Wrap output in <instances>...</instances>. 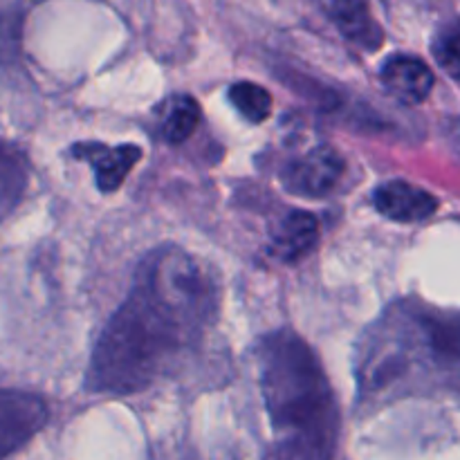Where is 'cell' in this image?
Here are the masks:
<instances>
[{
    "instance_id": "3957f363",
    "label": "cell",
    "mask_w": 460,
    "mask_h": 460,
    "mask_svg": "<svg viewBox=\"0 0 460 460\" xmlns=\"http://www.w3.org/2000/svg\"><path fill=\"white\" fill-rule=\"evenodd\" d=\"M259 380L277 460H335L340 404L317 355L295 331L261 340Z\"/></svg>"
},
{
    "instance_id": "7c38bea8",
    "label": "cell",
    "mask_w": 460,
    "mask_h": 460,
    "mask_svg": "<svg viewBox=\"0 0 460 460\" xmlns=\"http://www.w3.org/2000/svg\"><path fill=\"white\" fill-rule=\"evenodd\" d=\"M200 121V106L189 94H178L169 102L162 119V137L169 144H182L187 142L198 128Z\"/></svg>"
},
{
    "instance_id": "7a4b0ae2",
    "label": "cell",
    "mask_w": 460,
    "mask_h": 460,
    "mask_svg": "<svg viewBox=\"0 0 460 460\" xmlns=\"http://www.w3.org/2000/svg\"><path fill=\"white\" fill-rule=\"evenodd\" d=\"M359 402L425 391H460V314L398 304L364 335Z\"/></svg>"
},
{
    "instance_id": "4fadbf2b",
    "label": "cell",
    "mask_w": 460,
    "mask_h": 460,
    "mask_svg": "<svg viewBox=\"0 0 460 460\" xmlns=\"http://www.w3.org/2000/svg\"><path fill=\"white\" fill-rule=\"evenodd\" d=\"M229 102L232 106L252 124H261L272 112V94L259 84L252 81H238L229 88Z\"/></svg>"
},
{
    "instance_id": "5b68a950",
    "label": "cell",
    "mask_w": 460,
    "mask_h": 460,
    "mask_svg": "<svg viewBox=\"0 0 460 460\" xmlns=\"http://www.w3.org/2000/svg\"><path fill=\"white\" fill-rule=\"evenodd\" d=\"M344 160L331 146H317L281 171V182L295 196L323 198L344 175Z\"/></svg>"
},
{
    "instance_id": "277c9868",
    "label": "cell",
    "mask_w": 460,
    "mask_h": 460,
    "mask_svg": "<svg viewBox=\"0 0 460 460\" xmlns=\"http://www.w3.org/2000/svg\"><path fill=\"white\" fill-rule=\"evenodd\" d=\"M48 404L40 395L0 389V460L25 447L48 425Z\"/></svg>"
},
{
    "instance_id": "9c48e42d",
    "label": "cell",
    "mask_w": 460,
    "mask_h": 460,
    "mask_svg": "<svg viewBox=\"0 0 460 460\" xmlns=\"http://www.w3.org/2000/svg\"><path fill=\"white\" fill-rule=\"evenodd\" d=\"M322 7L350 43L364 49H377L385 40L367 0H322Z\"/></svg>"
},
{
    "instance_id": "30bf717a",
    "label": "cell",
    "mask_w": 460,
    "mask_h": 460,
    "mask_svg": "<svg viewBox=\"0 0 460 460\" xmlns=\"http://www.w3.org/2000/svg\"><path fill=\"white\" fill-rule=\"evenodd\" d=\"M319 243V220L308 211L295 209L281 220L272 236V254L283 263L304 259Z\"/></svg>"
},
{
    "instance_id": "8992f818",
    "label": "cell",
    "mask_w": 460,
    "mask_h": 460,
    "mask_svg": "<svg viewBox=\"0 0 460 460\" xmlns=\"http://www.w3.org/2000/svg\"><path fill=\"white\" fill-rule=\"evenodd\" d=\"M72 155L93 166L99 191L112 193L124 184L126 175L142 160V148L135 144L106 146V144L88 142L72 146Z\"/></svg>"
},
{
    "instance_id": "52a82bcc",
    "label": "cell",
    "mask_w": 460,
    "mask_h": 460,
    "mask_svg": "<svg viewBox=\"0 0 460 460\" xmlns=\"http://www.w3.org/2000/svg\"><path fill=\"white\" fill-rule=\"evenodd\" d=\"M376 209L395 223H420L438 209V200L425 189L404 180H391L373 191Z\"/></svg>"
},
{
    "instance_id": "ba28073f",
    "label": "cell",
    "mask_w": 460,
    "mask_h": 460,
    "mask_svg": "<svg viewBox=\"0 0 460 460\" xmlns=\"http://www.w3.org/2000/svg\"><path fill=\"white\" fill-rule=\"evenodd\" d=\"M385 88L402 103L425 102L434 88V72L411 54H395L380 72Z\"/></svg>"
},
{
    "instance_id": "5bb4252c",
    "label": "cell",
    "mask_w": 460,
    "mask_h": 460,
    "mask_svg": "<svg viewBox=\"0 0 460 460\" xmlns=\"http://www.w3.org/2000/svg\"><path fill=\"white\" fill-rule=\"evenodd\" d=\"M434 57L449 76L460 81V18L438 31L434 40Z\"/></svg>"
},
{
    "instance_id": "6da1fadb",
    "label": "cell",
    "mask_w": 460,
    "mask_h": 460,
    "mask_svg": "<svg viewBox=\"0 0 460 460\" xmlns=\"http://www.w3.org/2000/svg\"><path fill=\"white\" fill-rule=\"evenodd\" d=\"M216 310L218 286L209 270L180 247L153 250L94 344L88 391L133 395L151 386L175 353L214 322Z\"/></svg>"
},
{
    "instance_id": "8fae6325",
    "label": "cell",
    "mask_w": 460,
    "mask_h": 460,
    "mask_svg": "<svg viewBox=\"0 0 460 460\" xmlns=\"http://www.w3.org/2000/svg\"><path fill=\"white\" fill-rule=\"evenodd\" d=\"M25 155L13 146H0V214H7L22 198L27 187Z\"/></svg>"
}]
</instances>
